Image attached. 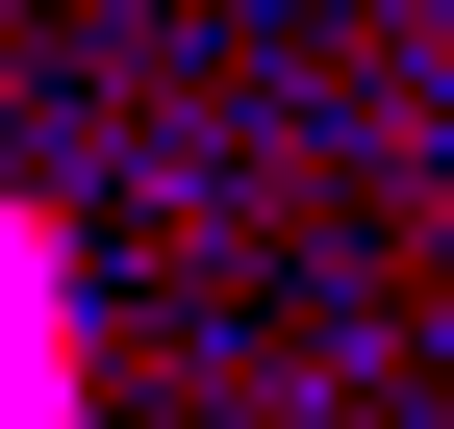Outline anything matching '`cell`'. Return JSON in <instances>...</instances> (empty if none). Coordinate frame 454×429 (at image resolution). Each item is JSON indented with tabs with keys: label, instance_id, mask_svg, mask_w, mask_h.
Listing matches in <instances>:
<instances>
[{
	"label": "cell",
	"instance_id": "obj_1",
	"mask_svg": "<svg viewBox=\"0 0 454 429\" xmlns=\"http://www.w3.org/2000/svg\"><path fill=\"white\" fill-rule=\"evenodd\" d=\"M0 429H26V253H0Z\"/></svg>",
	"mask_w": 454,
	"mask_h": 429
}]
</instances>
